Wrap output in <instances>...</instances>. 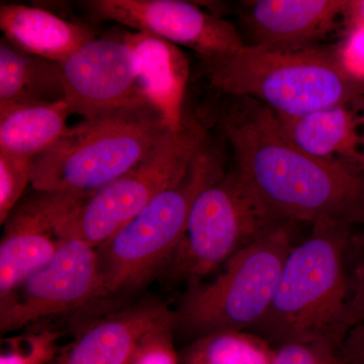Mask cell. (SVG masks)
Returning a JSON list of instances; mask_svg holds the SVG:
<instances>
[{
	"label": "cell",
	"mask_w": 364,
	"mask_h": 364,
	"mask_svg": "<svg viewBox=\"0 0 364 364\" xmlns=\"http://www.w3.org/2000/svg\"><path fill=\"white\" fill-rule=\"evenodd\" d=\"M222 127L234 167L284 222L329 221L350 227L364 247V170L314 157L294 145L267 105L230 97Z\"/></svg>",
	"instance_id": "1"
},
{
	"label": "cell",
	"mask_w": 364,
	"mask_h": 364,
	"mask_svg": "<svg viewBox=\"0 0 364 364\" xmlns=\"http://www.w3.org/2000/svg\"><path fill=\"white\" fill-rule=\"evenodd\" d=\"M356 240L350 227L313 224L310 236L287 255L269 309L250 331L274 348L321 341L341 346L350 294L347 257Z\"/></svg>",
	"instance_id": "2"
},
{
	"label": "cell",
	"mask_w": 364,
	"mask_h": 364,
	"mask_svg": "<svg viewBox=\"0 0 364 364\" xmlns=\"http://www.w3.org/2000/svg\"><path fill=\"white\" fill-rule=\"evenodd\" d=\"M210 86L229 97H246L279 116L299 117L355 105L364 85L347 75L337 47L247 45L227 56L203 60Z\"/></svg>",
	"instance_id": "3"
},
{
	"label": "cell",
	"mask_w": 364,
	"mask_h": 364,
	"mask_svg": "<svg viewBox=\"0 0 364 364\" xmlns=\"http://www.w3.org/2000/svg\"><path fill=\"white\" fill-rule=\"evenodd\" d=\"M167 130L150 105L83 119L33 159L32 188L90 196L140 161Z\"/></svg>",
	"instance_id": "4"
},
{
	"label": "cell",
	"mask_w": 364,
	"mask_h": 364,
	"mask_svg": "<svg viewBox=\"0 0 364 364\" xmlns=\"http://www.w3.org/2000/svg\"><path fill=\"white\" fill-rule=\"evenodd\" d=\"M224 174L219 153L205 143L178 183L155 196L97 248L109 296L143 286L165 269L196 198Z\"/></svg>",
	"instance_id": "5"
},
{
	"label": "cell",
	"mask_w": 364,
	"mask_h": 364,
	"mask_svg": "<svg viewBox=\"0 0 364 364\" xmlns=\"http://www.w3.org/2000/svg\"><path fill=\"white\" fill-rule=\"evenodd\" d=\"M294 223H284L225 263L208 284L189 287L176 313V329L196 338L220 331H250L264 317L287 255Z\"/></svg>",
	"instance_id": "6"
},
{
	"label": "cell",
	"mask_w": 364,
	"mask_h": 364,
	"mask_svg": "<svg viewBox=\"0 0 364 364\" xmlns=\"http://www.w3.org/2000/svg\"><path fill=\"white\" fill-rule=\"evenodd\" d=\"M282 220L232 168L196 198L178 247L163 272L173 282L198 284Z\"/></svg>",
	"instance_id": "7"
},
{
	"label": "cell",
	"mask_w": 364,
	"mask_h": 364,
	"mask_svg": "<svg viewBox=\"0 0 364 364\" xmlns=\"http://www.w3.org/2000/svg\"><path fill=\"white\" fill-rule=\"evenodd\" d=\"M207 138L205 128L188 112L181 130L165 131L140 161L88 196L74 234L93 248L102 246L155 196L183 178Z\"/></svg>",
	"instance_id": "8"
},
{
	"label": "cell",
	"mask_w": 364,
	"mask_h": 364,
	"mask_svg": "<svg viewBox=\"0 0 364 364\" xmlns=\"http://www.w3.org/2000/svg\"><path fill=\"white\" fill-rule=\"evenodd\" d=\"M109 296L97 248L74 235L54 258L0 296L1 334L44 324Z\"/></svg>",
	"instance_id": "9"
},
{
	"label": "cell",
	"mask_w": 364,
	"mask_h": 364,
	"mask_svg": "<svg viewBox=\"0 0 364 364\" xmlns=\"http://www.w3.org/2000/svg\"><path fill=\"white\" fill-rule=\"evenodd\" d=\"M88 196L38 191L21 198L4 223L0 241V296L50 262L74 236Z\"/></svg>",
	"instance_id": "10"
},
{
	"label": "cell",
	"mask_w": 364,
	"mask_h": 364,
	"mask_svg": "<svg viewBox=\"0 0 364 364\" xmlns=\"http://www.w3.org/2000/svg\"><path fill=\"white\" fill-rule=\"evenodd\" d=\"M100 21H112L186 47L202 60L234 54L246 45L234 25L182 0H93L86 2Z\"/></svg>",
	"instance_id": "11"
},
{
	"label": "cell",
	"mask_w": 364,
	"mask_h": 364,
	"mask_svg": "<svg viewBox=\"0 0 364 364\" xmlns=\"http://www.w3.org/2000/svg\"><path fill=\"white\" fill-rule=\"evenodd\" d=\"M71 114L85 119L149 105L136 81L130 46L119 37L97 38L59 62Z\"/></svg>",
	"instance_id": "12"
},
{
	"label": "cell",
	"mask_w": 364,
	"mask_h": 364,
	"mask_svg": "<svg viewBox=\"0 0 364 364\" xmlns=\"http://www.w3.org/2000/svg\"><path fill=\"white\" fill-rule=\"evenodd\" d=\"M346 0H254L242 2L251 43L268 47L317 45L343 21Z\"/></svg>",
	"instance_id": "13"
},
{
	"label": "cell",
	"mask_w": 364,
	"mask_h": 364,
	"mask_svg": "<svg viewBox=\"0 0 364 364\" xmlns=\"http://www.w3.org/2000/svg\"><path fill=\"white\" fill-rule=\"evenodd\" d=\"M169 324H176V313L164 304L127 306L91 323L51 364H124L145 335Z\"/></svg>",
	"instance_id": "14"
},
{
	"label": "cell",
	"mask_w": 364,
	"mask_h": 364,
	"mask_svg": "<svg viewBox=\"0 0 364 364\" xmlns=\"http://www.w3.org/2000/svg\"><path fill=\"white\" fill-rule=\"evenodd\" d=\"M134 53L136 81L143 97L161 116L169 131L181 130L186 122V95L191 73L181 47L147 32L122 35Z\"/></svg>",
	"instance_id": "15"
},
{
	"label": "cell",
	"mask_w": 364,
	"mask_h": 364,
	"mask_svg": "<svg viewBox=\"0 0 364 364\" xmlns=\"http://www.w3.org/2000/svg\"><path fill=\"white\" fill-rule=\"evenodd\" d=\"M359 102L299 117L274 114L284 135L299 149L320 159L348 163L363 169Z\"/></svg>",
	"instance_id": "16"
},
{
	"label": "cell",
	"mask_w": 364,
	"mask_h": 364,
	"mask_svg": "<svg viewBox=\"0 0 364 364\" xmlns=\"http://www.w3.org/2000/svg\"><path fill=\"white\" fill-rule=\"evenodd\" d=\"M0 28L4 39L21 51L58 63L95 38L88 26L16 4L0 6Z\"/></svg>",
	"instance_id": "17"
},
{
	"label": "cell",
	"mask_w": 364,
	"mask_h": 364,
	"mask_svg": "<svg viewBox=\"0 0 364 364\" xmlns=\"http://www.w3.org/2000/svg\"><path fill=\"white\" fill-rule=\"evenodd\" d=\"M65 100L58 62L21 51L0 40V107Z\"/></svg>",
	"instance_id": "18"
},
{
	"label": "cell",
	"mask_w": 364,
	"mask_h": 364,
	"mask_svg": "<svg viewBox=\"0 0 364 364\" xmlns=\"http://www.w3.org/2000/svg\"><path fill=\"white\" fill-rule=\"evenodd\" d=\"M69 114L65 100L0 107V152L35 159L68 129Z\"/></svg>",
	"instance_id": "19"
},
{
	"label": "cell",
	"mask_w": 364,
	"mask_h": 364,
	"mask_svg": "<svg viewBox=\"0 0 364 364\" xmlns=\"http://www.w3.org/2000/svg\"><path fill=\"white\" fill-rule=\"evenodd\" d=\"M275 348L251 331H220L196 338L179 352L181 364H272Z\"/></svg>",
	"instance_id": "20"
},
{
	"label": "cell",
	"mask_w": 364,
	"mask_h": 364,
	"mask_svg": "<svg viewBox=\"0 0 364 364\" xmlns=\"http://www.w3.org/2000/svg\"><path fill=\"white\" fill-rule=\"evenodd\" d=\"M61 332L45 328L2 339L0 364H51L61 351Z\"/></svg>",
	"instance_id": "21"
},
{
	"label": "cell",
	"mask_w": 364,
	"mask_h": 364,
	"mask_svg": "<svg viewBox=\"0 0 364 364\" xmlns=\"http://www.w3.org/2000/svg\"><path fill=\"white\" fill-rule=\"evenodd\" d=\"M33 158L0 152V223L4 225L32 183Z\"/></svg>",
	"instance_id": "22"
},
{
	"label": "cell",
	"mask_w": 364,
	"mask_h": 364,
	"mask_svg": "<svg viewBox=\"0 0 364 364\" xmlns=\"http://www.w3.org/2000/svg\"><path fill=\"white\" fill-rule=\"evenodd\" d=\"M176 324L162 326L141 339L124 364H181L174 347Z\"/></svg>",
	"instance_id": "23"
},
{
	"label": "cell",
	"mask_w": 364,
	"mask_h": 364,
	"mask_svg": "<svg viewBox=\"0 0 364 364\" xmlns=\"http://www.w3.org/2000/svg\"><path fill=\"white\" fill-rule=\"evenodd\" d=\"M272 364H345L340 347L330 342L287 344L275 348Z\"/></svg>",
	"instance_id": "24"
},
{
	"label": "cell",
	"mask_w": 364,
	"mask_h": 364,
	"mask_svg": "<svg viewBox=\"0 0 364 364\" xmlns=\"http://www.w3.org/2000/svg\"><path fill=\"white\" fill-rule=\"evenodd\" d=\"M337 51L347 75L364 85V26L346 31V37Z\"/></svg>",
	"instance_id": "25"
},
{
	"label": "cell",
	"mask_w": 364,
	"mask_h": 364,
	"mask_svg": "<svg viewBox=\"0 0 364 364\" xmlns=\"http://www.w3.org/2000/svg\"><path fill=\"white\" fill-rule=\"evenodd\" d=\"M364 322V259L359 261L350 277V294L342 323L343 340L354 326Z\"/></svg>",
	"instance_id": "26"
},
{
	"label": "cell",
	"mask_w": 364,
	"mask_h": 364,
	"mask_svg": "<svg viewBox=\"0 0 364 364\" xmlns=\"http://www.w3.org/2000/svg\"><path fill=\"white\" fill-rule=\"evenodd\" d=\"M340 352L345 364H364V322L347 333Z\"/></svg>",
	"instance_id": "27"
},
{
	"label": "cell",
	"mask_w": 364,
	"mask_h": 364,
	"mask_svg": "<svg viewBox=\"0 0 364 364\" xmlns=\"http://www.w3.org/2000/svg\"><path fill=\"white\" fill-rule=\"evenodd\" d=\"M342 23L347 31L364 26V0H346Z\"/></svg>",
	"instance_id": "28"
},
{
	"label": "cell",
	"mask_w": 364,
	"mask_h": 364,
	"mask_svg": "<svg viewBox=\"0 0 364 364\" xmlns=\"http://www.w3.org/2000/svg\"><path fill=\"white\" fill-rule=\"evenodd\" d=\"M359 116H360V134L363 140V152L364 157V95L359 102ZM364 169V165H363Z\"/></svg>",
	"instance_id": "29"
}]
</instances>
